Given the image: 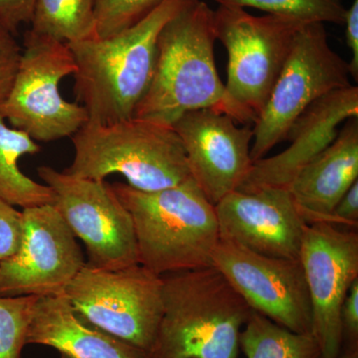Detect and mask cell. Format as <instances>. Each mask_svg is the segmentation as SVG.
<instances>
[{"label":"cell","instance_id":"7","mask_svg":"<svg viewBox=\"0 0 358 358\" xmlns=\"http://www.w3.org/2000/svg\"><path fill=\"white\" fill-rule=\"evenodd\" d=\"M77 66L69 46L28 30L20 67L0 115L34 141L73 136L89 120L79 103L63 99L60 83Z\"/></svg>","mask_w":358,"mask_h":358},{"label":"cell","instance_id":"31","mask_svg":"<svg viewBox=\"0 0 358 358\" xmlns=\"http://www.w3.org/2000/svg\"><path fill=\"white\" fill-rule=\"evenodd\" d=\"M338 358H358V345L345 346Z\"/></svg>","mask_w":358,"mask_h":358},{"label":"cell","instance_id":"11","mask_svg":"<svg viewBox=\"0 0 358 358\" xmlns=\"http://www.w3.org/2000/svg\"><path fill=\"white\" fill-rule=\"evenodd\" d=\"M299 259L310 294L313 338L324 358H338L343 345L341 307L358 280L357 230L307 223Z\"/></svg>","mask_w":358,"mask_h":358},{"label":"cell","instance_id":"17","mask_svg":"<svg viewBox=\"0 0 358 358\" xmlns=\"http://www.w3.org/2000/svg\"><path fill=\"white\" fill-rule=\"evenodd\" d=\"M358 180V117H350L336 140L301 169L288 186L306 222L331 223L341 197Z\"/></svg>","mask_w":358,"mask_h":358},{"label":"cell","instance_id":"5","mask_svg":"<svg viewBox=\"0 0 358 358\" xmlns=\"http://www.w3.org/2000/svg\"><path fill=\"white\" fill-rule=\"evenodd\" d=\"M72 164L64 173L105 180L124 176L141 192H157L192 178L185 150L171 127L131 119L101 124L87 122L72 138Z\"/></svg>","mask_w":358,"mask_h":358},{"label":"cell","instance_id":"2","mask_svg":"<svg viewBox=\"0 0 358 358\" xmlns=\"http://www.w3.org/2000/svg\"><path fill=\"white\" fill-rule=\"evenodd\" d=\"M213 11L190 0L162 28L154 77L134 117L171 127L190 110L227 115L225 85L214 60Z\"/></svg>","mask_w":358,"mask_h":358},{"label":"cell","instance_id":"27","mask_svg":"<svg viewBox=\"0 0 358 358\" xmlns=\"http://www.w3.org/2000/svg\"><path fill=\"white\" fill-rule=\"evenodd\" d=\"M341 320L343 348L358 345V280L353 282L343 301Z\"/></svg>","mask_w":358,"mask_h":358},{"label":"cell","instance_id":"22","mask_svg":"<svg viewBox=\"0 0 358 358\" xmlns=\"http://www.w3.org/2000/svg\"><path fill=\"white\" fill-rule=\"evenodd\" d=\"M219 6L256 8L268 14L289 16L303 23L343 25L346 7L343 0H214Z\"/></svg>","mask_w":358,"mask_h":358},{"label":"cell","instance_id":"8","mask_svg":"<svg viewBox=\"0 0 358 358\" xmlns=\"http://www.w3.org/2000/svg\"><path fill=\"white\" fill-rule=\"evenodd\" d=\"M92 326L148 352L164 313V280L141 264L99 270L85 264L63 293Z\"/></svg>","mask_w":358,"mask_h":358},{"label":"cell","instance_id":"23","mask_svg":"<svg viewBox=\"0 0 358 358\" xmlns=\"http://www.w3.org/2000/svg\"><path fill=\"white\" fill-rule=\"evenodd\" d=\"M37 298L0 296V358H20Z\"/></svg>","mask_w":358,"mask_h":358},{"label":"cell","instance_id":"20","mask_svg":"<svg viewBox=\"0 0 358 358\" xmlns=\"http://www.w3.org/2000/svg\"><path fill=\"white\" fill-rule=\"evenodd\" d=\"M246 358H324L310 333H296L252 310L239 338Z\"/></svg>","mask_w":358,"mask_h":358},{"label":"cell","instance_id":"9","mask_svg":"<svg viewBox=\"0 0 358 358\" xmlns=\"http://www.w3.org/2000/svg\"><path fill=\"white\" fill-rule=\"evenodd\" d=\"M350 77L348 63L329 44L324 24L301 25L265 108L254 122L252 162L264 159L286 141L292 124L313 103L352 86Z\"/></svg>","mask_w":358,"mask_h":358},{"label":"cell","instance_id":"14","mask_svg":"<svg viewBox=\"0 0 358 358\" xmlns=\"http://www.w3.org/2000/svg\"><path fill=\"white\" fill-rule=\"evenodd\" d=\"M212 109L190 110L173 128L185 150L190 176L215 206L244 182L253 162L254 131Z\"/></svg>","mask_w":358,"mask_h":358},{"label":"cell","instance_id":"29","mask_svg":"<svg viewBox=\"0 0 358 358\" xmlns=\"http://www.w3.org/2000/svg\"><path fill=\"white\" fill-rule=\"evenodd\" d=\"M35 0H0V18L14 33L24 23H30Z\"/></svg>","mask_w":358,"mask_h":358},{"label":"cell","instance_id":"3","mask_svg":"<svg viewBox=\"0 0 358 358\" xmlns=\"http://www.w3.org/2000/svg\"><path fill=\"white\" fill-rule=\"evenodd\" d=\"M164 313L148 358H238L252 310L214 266L162 275Z\"/></svg>","mask_w":358,"mask_h":358},{"label":"cell","instance_id":"4","mask_svg":"<svg viewBox=\"0 0 358 358\" xmlns=\"http://www.w3.org/2000/svg\"><path fill=\"white\" fill-rule=\"evenodd\" d=\"M112 187L133 219L141 265L159 275L212 266L220 239L215 206L192 178L157 192Z\"/></svg>","mask_w":358,"mask_h":358},{"label":"cell","instance_id":"1","mask_svg":"<svg viewBox=\"0 0 358 358\" xmlns=\"http://www.w3.org/2000/svg\"><path fill=\"white\" fill-rule=\"evenodd\" d=\"M190 0H164L140 22L107 37L67 44L76 63L74 91L89 122L134 117L154 77L162 28Z\"/></svg>","mask_w":358,"mask_h":358},{"label":"cell","instance_id":"10","mask_svg":"<svg viewBox=\"0 0 358 358\" xmlns=\"http://www.w3.org/2000/svg\"><path fill=\"white\" fill-rule=\"evenodd\" d=\"M54 192L53 206L86 246L87 266L114 271L140 264L133 219L105 180L76 178L53 167H38Z\"/></svg>","mask_w":358,"mask_h":358},{"label":"cell","instance_id":"19","mask_svg":"<svg viewBox=\"0 0 358 358\" xmlns=\"http://www.w3.org/2000/svg\"><path fill=\"white\" fill-rule=\"evenodd\" d=\"M41 148L29 134L9 128L0 115V199L23 209L53 205L50 186L32 180L18 166L22 155L38 154Z\"/></svg>","mask_w":358,"mask_h":358},{"label":"cell","instance_id":"12","mask_svg":"<svg viewBox=\"0 0 358 358\" xmlns=\"http://www.w3.org/2000/svg\"><path fill=\"white\" fill-rule=\"evenodd\" d=\"M212 266L252 310L289 331L312 334V307L300 259L261 255L220 237Z\"/></svg>","mask_w":358,"mask_h":358},{"label":"cell","instance_id":"16","mask_svg":"<svg viewBox=\"0 0 358 358\" xmlns=\"http://www.w3.org/2000/svg\"><path fill=\"white\" fill-rule=\"evenodd\" d=\"M358 117L357 86L336 90L313 103L292 124L284 152L254 162L237 190L261 187H288L296 173L322 154L338 134L339 124Z\"/></svg>","mask_w":358,"mask_h":358},{"label":"cell","instance_id":"13","mask_svg":"<svg viewBox=\"0 0 358 358\" xmlns=\"http://www.w3.org/2000/svg\"><path fill=\"white\" fill-rule=\"evenodd\" d=\"M21 212L20 248L0 261V296L63 294L86 264L76 237L53 205Z\"/></svg>","mask_w":358,"mask_h":358},{"label":"cell","instance_id":"28","mask_svg":"<svg viewBox=\"0 0 358 358\" xmlns=\"http://www.w3.org/2000/svg\"><path fill=\"white\" fill-rule=\"evenodd\" d=\"M331 224L343 225L357 230L358 226V180L345 193L336 205L331 215Z\"/></svg>","mask_w":358,"mask_h":358},{"label":"cell","instance_id":"21","mask_svg":"<svg viewBox=\"0 0 358 358\" xmlns=\"http://www.w3.org/2000/svg\"><path fill=\"white\" fill-rule=\"evenodd\" d=\"M96 0H35L32 32L62 43L96 38Z\"/></svg>","mask_w":358,"mask_h":358},{"label":"cell","instance_id":"15","mask_svg":"<svg viewBox=\"0 0 358 358\" xmlns=\"http://www.w3.org/2000/svg\"><path fill=\"white\" fill-rule=\"evenodd\" d=\"M215 211L221 238L261 255L300 257L307 222L288 188L235 190L215 205Z\"/></svg>","mask_w":358,"mask_h":358},{"label":"cell","instance_id":"30","mask_svg":"<svg viewBox=\"0 0 358 358\" xmlns=\"http://www.w3.org/2000/svg\"><path fill=\"white\" fill-rule=\"evenodd\" d=\"M345 39L348 48L352 52V59L348 63L350 77L355 81L358 79V0L352 2L350 8H346L345 22Z\"/></svg>","mask_w":358,"mask_h":358},{"label":"cell","instance_id":"25","mask_svg":"<svg viewBox=\"0 0 358 358\" xmlns=\"http://www.w3.org/2000/svg\"><path fill=\"white\" fill-rule=\"evenodd\" d=\"M14 34L0 18V105L10 91L22 56V49Z\"/></svg>","mask_w":358,"mask_h":358},{"label":"cell","instance_id":"6","mask_svg":"<svg viewBox=\"0 0 358 358\" xmlns=\"http://www.w3.org/2000/svg\"><path fill=\"white\" fill-rule=\"evenodd\" d=\"M213 24L216 40L228 54L227 115L239 124H254L305 23L289 16H254L243 8L219 6L213 11Z\"/></svg>","mask_w":358,"mask_h":358},{"label":"cell","instance_id":"26","mask_svg":"<svg viewBox=\"0 0 358 358\" xmlns=\"http://www.w3.org/2000/svg\"><path fill=\"white\" fill-rule=\"evenodd\" d=\"M22 238V212L0 199V261L13 256Z\"/></svg>","mask_w":358,"mask_h":358},{"label":"cell","instance_id":"18","mask_svg":"<svg viewBox=\"0 0 358 358\" xmlns=\"http://www.w3.org/2000/svg\"><path fill=\"white\" fill-rule=\"evenodd\" d=\"M26 345L50 346L61 358H148L145 350L82 319L64 294L37 298Z\"/></svg>","mask_w":358,"mask_h":358},{"label":"cell","instance_id":"24","mask_svg":"<svg viewBox=\"0 0 358 358\" xmlns=\"http://www.w3.org/2000/svg\"><path fill=\"white\" fill-rule=\"evenodd\" d=\"M164 0H96V38H107L147 17Z\"/></svg>","mask_w":358,"mask_h":358}]
</instances>
